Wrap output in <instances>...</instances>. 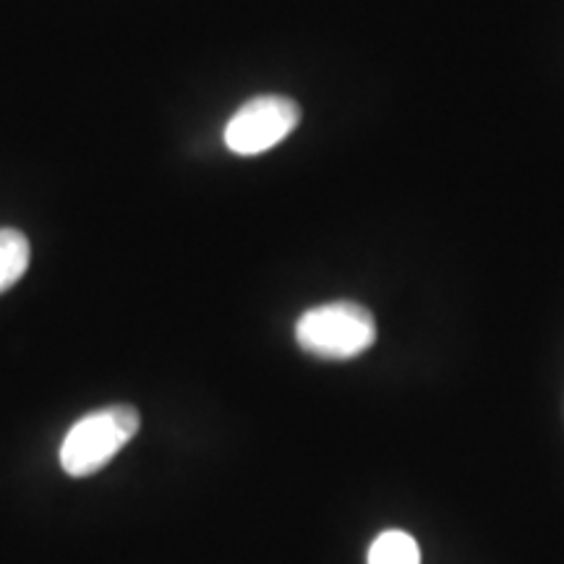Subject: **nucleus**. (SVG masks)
Instances as JSON below:
<instances>
[{
    "label": "nucleus",
    "mask_w": 564,
    "mask_h": 564,
    "mask_svg": "<svg viewBox=\"0 0 564 564\" xmlns=\"http://www.w3.org/2000/svg\"><path fill=\"white\" fill-rule=\"evenodd\" d=\"M369 564H421V549L405 531H384L373 539Z\"/></svg>",
    "instance_id": "5"
},
{
    "label": "nucleus",
    "mask_w": 564,
    "mask_h": 564,
    "mask_svg": "<svg viewBox=\"0 0 564 564\" xmlns=\"http://www.w3.org/2000/svg\"><path fill=\"white\" fill-rule=\"evenodd\" d=\"M139 426L133 405H108L87 413L68 429L61 444V468L74 478L97 474L137 436Z\"/></svg>",
    "instance_id": "2"
},
{
    "label": "nucleus",
    "mask_w": 564,
    "mask_h": 564,
    "mask_svg": "<svg viewBox=\"0 0 564 564\" xmlns=\"http://www.w3.org/2000/svg\"><path fill=\"white\" fill-rule=\"evenodd\" d=\"M30 238L17 228H0V293L24 278L30 267Z\"/></svg>",
    "instance_id": "4"
},
{
    "label": "nucleus",
    "mask_w": 564,
    "mask_h": 564,
    "mask_svg": "<svg viewBox=\"0 0 564 564\" xmlns=\"http://www.w3.org/2000/svg\"><path fill=\"white\" fill-rule=\"evenodd\" d=\"M295 340L308 356L348 361L377 343V322L361 303H322V306L308 308L295 322Z\"/></svg>",
    "instance_id": "1"
},
{
    "label": "nucleus",
    "mask_w": 564,
    "mask_h": 564,
    "mask_svg": "<svg viewBox=\"0 0 564 564\" xmlns=\"http://www.w3.org/2000/svg\"><path fill=\"white\" fill-rule=\"evenodd\" d=\"M299 123L301 108L291 97H253L232 112L228 126H225V147L241 158H253V154L272 150L282 139L291 137Z\"/></svg>",
    "instance_id": "3"
}]
</instances>
